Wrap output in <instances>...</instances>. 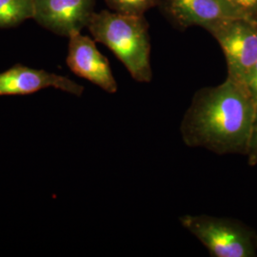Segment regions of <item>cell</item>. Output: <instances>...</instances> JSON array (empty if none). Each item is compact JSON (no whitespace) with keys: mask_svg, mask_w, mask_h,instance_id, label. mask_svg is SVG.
Returning <instances> with one entry per match:
<instances>
[{"mask_svg":"<svg viewBox=\"0 0 257 257\" xmlns=\"http://www.w3.org/2000/svg\"><path fill=\"white\" fill-rule=\"evenodd\" d=\"M256 105L245 86L229 76L224 82L196 92L180 126L189 147L246 156Z\"/></svg>","mask_w":257,"mask_h":257,"instance_id":"cell-1","label":"cell"},{"mask_svg":"<svg viewBox=\"0 0 257 257\" xmlns=\"http://www.w3.org/2000/svg\"><path fill=\"white\" fill-rule=\"evenodd\" d=\"M93 39L108 47L138 82L153 79L151 43L148 24L143 16L115 12L93 13L87 25Z\"/></svg>","mask_w":257,"mask_h":257,"instance_id":"cell-2","label":"cell"},{"mask_svg":"<svg viewBox=\"0 0 257 257\" xmlns=\"http://www.w3.org/2000/svg\"><path fill=\"white\" fill-rule=\"evenodd\" d=\"M179 221L202 243L211 256H256V232L242 222L204 214H186Z\"/></svg>","mask_w":257,"mask_h":257,"instance_id":"cell-3","label":"cell"},{"mask_svg":"<svg viewBox=\"0 0 257 257\" xmlns=\"http://www.w3.org/2000/svg\"><path fill=\"white\" fill-rule=\"evenodd\" d=\"M207 29L219 43L226 57L228 76L244 85L257 62V22L249 18H231L213 22Z\"/></svg>","mask_w":257,"mask_h":257,"instance_id":"cell-4","label":"cell"},{"mask_svg":"<svg viewBox=\"0 0 257 257\" xmlns=\"http://www.w3.org/2000/svg\"><path fill=\"white\" fill-rule=\"evenodd\" d=\"M67 65L74 74L101 88L109 93L117 92V82L111 73L110 63L98 51L95 40L81 32L69 37Z\"/></svg>","mask_w":257,"mask_h":257,"instance_id":"cell-5","label":"cell"},{"mask_svg":"<svg viewBox=\"0 0 257 257\" xmlns=\"http://www.w3.org/2000/svg\"><path fill=\"white\" fill-rule=\"evenodd\" d=\"M94 0H34V18L38 24L56 35L70 37L87 27Z\"/></svg>","mask_w":257,"mask_h":257,"instance_id":"cell-6","label":"cell"},{"mask_svg":"<svg viewBox=\"0 0 257 257\" xmlns=\"http://www.w3.org/2000/svg\"><path fill=\"white\" fill-rule=\"evenodd\" d=\"M47 88L76 96L84 92L83 86L66 76L22 65H16L0 74V96L32 94Z\"/></svg>","mask_w":257,"mask_h":257,"instance_id":"cell-7","label":"cell"},{"mask_svg":"<svg viewBox=\"0 0 257 257\" xmlns=\"http://www.w3.org/2000/svg\"><path fill=\"white\" fill-rule=\"evenodd\" d=\"M166 7L175 21L183 26H202L218 20L245 18L228 0H166Z\"/></svg>","mask_w":257,"mask_h":257,"instance_id":"cell-8","label":"cell"},{"mask_svg":"<svg viewBox=\"0 0 257 257\" xmlns=\"http://www.w3.org/2000/svg\"><path fill=\"white\" fill-rule=\"evenodd\" d=\"M34 18V0H0V29Z\"/></svg>","mask_w":257,"mask_h":257,"instance_id":"cell-9","label":"cell"},{"mask_svg":"<svg viewBox=\"0 0 257 257\" xmlns=\"http://www.w3.org/2000/svg\"><path fill=\"white\" fill-rule=\"evenodd\" d=\"M115 13L130 16H143L148 10L156 6L158 0H105Z\"/></svg>","mask_w":257,"mask_h":257,"instance_id":"cell-10","label":"cell"},{"mask_svg":"<svg viewBox=\"0 0 257 257\" xmlns=\"http://www.w3.org/2000/svg\"><path fill=\"white\" fill-rule=\"evenodd\" d=\"M228 2L243 17L255 19L257 16V0H228Z\"/></svg>","mask_w":257,"mask_h":257,"instance_id":"cell-11","label":"cell"},{"mask_svg":"<svg viewBox=\"0 0 257 257\" xmlns=\"http://www.w3.org/2000/svg\"><path fill=\"white\" fill-rule=\"evenodd\" d=\"M246 156H247V159H248V165H257V107L255 117H254V121H253V126H252V130H251V135H250V138H249L248 152H247Z\"/></svg>","mask_w":257,"mask_h":257,"instance_id":"cell-12","label":"cell"},{"mask_svg":"<svg viewBox=\"0 0 257 257\" xmlns=\"http://www.w3.org/2000/svg\"><path fill=\"white\" fill-rule=\"evenodd\" d=\"M244 86L257 107V62L247 74Z\"/></svg>","mask_w":257,"mask_h":257,"instance_id":"cell-13","label":"cell"},{"mask_svg":"<svg viewBox=\"0 0 257 257\" xmlns=\"http://www.w3.org/2000/svg\"><path fill=\"white\" fill-rule=\"evenodd\" d=\"M255 19V20H256V22H257V16H256V17H255V19Z\"/></svg>","mask_w":257,"mask_h":257,"instance_id":"cell-14","label":"cell"}]
</instances>
